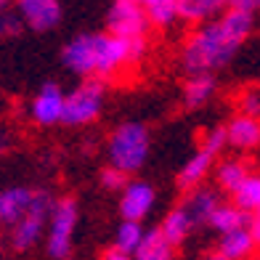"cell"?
I'll use <instances>...</instances> for the list:
<instances>
[{
	"mask_svg": "<svg viewBox=\"0 0 260 260\" xmlns=\"http://www.w3.org/2000/svg\"><path fill=\"white\" fill-rule=\"evenodd\" d=\"M255 29V14L226 8L220 16L202 21L181 48V67L186 75H215L226 69Z\"/></svg>",
	"mask_w": 260,
	"mask_h": 260,
	"instance_id": "obj_1",
	"label": "cell"
},
{
	"mask_svg": "<svg viewBox=\"0 0 260 260\" xmlns=\"http://www.w3.org/2000/svg\"><path fill=\"white\" fill-rule=\"evenodd\" d=\"M146 56V40H127L112 32H82L64 45L61 61L82 80H101L120 75Z\"/></svg>",
	"mask_w": 260,
	"mask_h": 260,
	"instance_id": "obj_2",
	"label": "cell"
},
{
	"mask_svg": "<svg viewBox=\"0 0 260 260\" xmlns=\"http://www.w3.org/2000/svg\"><path fill=\"white\" fill-rule=\"evenodd\" d=\"M149 149H151V133H149V127L138 120H127L122 125H117L112 130L109 141H106L109 165L127 173V175L138 173L146 165Z\"/></svg>",
	"mask_w": 260,
	"mask_h": 260,
	"instance_id": "obj_3",
	"label": "cell"
},
{
	"mask_svg": "<svg viewBox=\"0 0 260 260\" xmlns=\"http://www.w3.org/2000/svg\"><path fill=\"white\" fill-rule=\"evenodd\" d=\"M104 101H106V82L101 80H82L80 85L64 96V112H61V122L69 127H82L96 122L101 112H104Z\"/></svg>",
	"mask_w": 260,
	"mask_h": 260,
	"instance_id": "obj_4",
	"label": "cell"
},
{
	"mask_svg": "<svg viewBox=\"0 0 260 260\" xmlns=\"http://www.w3.org/2000/svg\"><path fill=\"white\" fill-rule=\"evenodd\" d=\"M80 220V207L75 199H58L51 207L48 215V242H45V250L53 260H67L72 255V244H75V229Z\"/></svg>",
	"mask_w": 260,
	"mask_h": 260,
	"instance_id": "obj_5",
	"label": "cell"
},
{
	"mask_svg": "<svg viewBox=\"0 0 260 260\" xmlns=\"http://www.w3.org/2000/svg\"><path fill=\"white\" fill-rule=\"evenodd\" d=\"M151 21L136 0H114L106 14V32L127 40H146Z\"/></svg>",
	"mask_w": 260,
	"mask_h": 260,
	"instance_id": "obj_6",
	"label": "cell"
},
{
	"mask_svg": "<svg viewBox=\"0 0 260 260\" xmlns=\"http://www.w3.org/2000/svg\"><path fill=\"white\" fill-rule=\"evenodd\" d=\"M53 207V199L48 191H35L32 194V205L29 210L14 223V247L16 250H29L40 242V236L45 231V223H48Z\"/></svg>",
	"mask_w": 260,
	"mask_h": 260,
	"instance_id": "obj_7",
	"label": "cell"
},
{
	"mask_svg": "<svg viewBox=\"0 0 260 260\" xmlns=\"http://www.w3.org/2000/svg\"><path fill=\"white\" fill-rule=\"evenodd\" d=\"M16 14L21 16L24 27L35 32H51L61 24V3L58 0H14Z\"/></svg>",
	"mask_w": 260,
	"mask_h": 260,
	"instance_id": "obj_8",
	"label": "cell"
},
{
	"mask_svg": "<svg viewBox=\"0 0 260 260\" xmlns=\"http://www.w3.org/2000/svg\"><path fill=\"white\" fill-rule=\"evenodd\" d=\"M157 205V191L146 181H127L120 191V215L122 220H138L144 223L149 212Z\"/></svg>",
	"mask_w": 260,
	"mask_h": 260,
	"instance_id": "obj_9",
	"label": "cell"
},
{
	"mask_svg": "<svg viewBox=\"0 0 260 260\" xmlns=\"http://www.w3.org/2000/svg\"><path fill=\"white\" fill-rule=\"evenodd\" d=\"M64 96H67V90L58 82H45L29 104V117L43 127L58 125L61 122V112H64Z\"/></svg>",
	"mask_w": 260,
	"mask_h": 260,
	"instance_id": "obj_10",
	"label": "cell"
},
{
	"mask_svg": "<svg viewBox=\"0 0 260 260\" xmlns=\"http://www.w3.org/2000/svg\"><path fill=\"white\" fill-rule=\"evenodd\" d=\"M218 205H220V194L215 191V188H210V186L202 183V186L188 188L181 207L188 212V218H191L194 229H197V226H207L212 210H215Z\"/></svg>",
	"mask_w": 260,
	"mask_h": 260,
	"instance_id": "obj_11",
	"label": "cell"
},
{
	"mask_svg": "<svg viewBox=\"0 0 260 260\" xmlns=\"http://www.w3.org/2000/svg\"><path fill=\"white\" fill-rule=\"evenodd\" d=\"M226 130V144L234 149H255L260 146V117L250 114H236L229 120Z\"/></svg>",
	"mask_w": 260,
	"mask_h": 260,
	"instance_id": "obj_12",
	"label": "cell"
},
{
	"mask_svg": "<svg viewBox=\"0 0 260 260\" xmlns=\"http://www.w3.org/2000/svg\"><path fill=\"white\" fill-rule=\"evenodd\" d=\"M32 194H35V188H27V186L3 188V191H0V223H11V226H14V223L29 210Z\"/></svg>",
	"mask_w": 260,
	"mask_h": 260,
	"instance_id": "obj_13",
	"label": "cell"
},
{
	"mask_svg": "<svg viewBox=\"0 0 260 260\" xmlns=\"http://www.w3.org/2000/svg\"><path fill=\"white\" fill-rule=\"evenodd\" d=\"M257 250V244L252 239L250 229H234L220 234V242H218V252L226 257V260H250Z\"/></svg>",
	"mask_w": 260,
	"mask_h": 260,
	"instance_id": "obj_14",
	"label": "cell"
},
{
	"mask_svg": "<svg viewBox=\"0 0 260 260\" xmlns=\"http://www.w3.org/2000/svg\"><path fill=\"white\" fill-rule=\"evenodd\" d=\"M212 165H215V154H210L207 149H199L197 154L188 157L186 165L181 168L178 186L183 188V191H188V188H194V186H202L205 178L212 173Z\"/></svg>",
	"mask_w": 260,
	"mask_h": 260,
	"instance_id": "obj_15",
	"label": "cell"
},
{
	"mask_svg": "<svg viewBox=\"0 0 260 260\" xmlns=\"http://www.w3.org/2000/svg\"><path fill=\"white\" fill-rule=\"evenodd\" d=\"M133 260H175V244L165 239V234L159 229L144 231L133 252Z\"/></svg>",
	"mask_w": 260,
	"mask_h": 260,
	"instance_id": "obj_16",
	"label": "cell"
},
{
	"mask_svg": "<svg viewBox=\"0 0 260 260\" xmlns=\"http://www.w3.org/2000/svg\"><path fill=\"white\" fill-rule=\"evenodd\" d=\"M229 8V0H178V19L188 24H202L220 16Z\"/></svg>",
	"mask_w": 260,
	"mask_h": 260,
	"instance_id": "obj_17",
	"label": "cell"
},
{
	"mask_svg": "<svg viewBox=\"0 0 260 260\" xmlns=\"http://www.w3.org/2000/svg\"><path fill=\"white\" fill-rule=\"evenodd\" d=\"M218 90V80L215 75H188L186 85H183V104L188 109H199L212 101Z\"/></svg>",
	"mask_w": 260,
	"mask_h": 260,
	"instance_id": "obj_18",
	"label": "cell"
},
{
	"mask_svg": "<svg viewBox=\"0 0 260 260\" xmlns=\"http://www.w3.org/2000/svg\"><path fill=\"white\" fill-rule=\"evenodd\" d=\"M247 223H250V212H244L234 202H220L212 210L207 226L215 229L218 234H226V231H234V229H247Z\"/></svg>",
	"mask_w": 260,
	"mask_h": 260,
	"instance_id": "obj_19",
	"label": "cell"
},
{
	"mask_svg": "<svg viewBox=\"0 0 260 260\" xmlns=\"http://www.w3.org/2000/svg\"><path fill=\"white\" fill-rule=\"evenodd\" d=\"M159 231L165 234V239H168L170 244L178 247V244H183L188 239V234L194 231V223H191V218H188V212L178 205V207H173L168 215L162 218Z\"/></svg>",
	"mask_w": 260,
	"mask_h": 260,
	"instance_id": "obj_20",
	"label": "cell"
},
{
	"mask_svg": "<svg viewBox=\"0 0 260 260\" xmlns=\"http://www.w3.org/2000/svg\"><path fill=\"white\" fill-rule=\"evenodd\" d=\"M154 27H173L178 21V0H136Z\"/></svg>",
	"mask_w": 260,
	"mask_h": 260,
	"instance_id": "obj_21",
	"label": "cell"
},
{
	"mask_svg": "<svg viewBox=\"0 0 260 260\" xmlns=\"http://www.w3.org/2000/svg\"><path fill=\"white\" fill-rule=\"evenodd\" d=\"M234 205L242 207L244 212H257L260 210V175H247V178L234 188Z\"/></svg>",
	"mask_w": 260,
	"mask_h": 260,
	"instance_id": "obj_22",
	"label": "cell"
},
{
	"mask_svg": "<svg viewBox=\"0 0 260 260\" xmlns=\"http://www.w3.org/2000/svg\"><path fill=\"white\" fill-rule=\"evenodd\" d=\"M247 175H250V170H247V165L242 159H223L218 168H215V183L223 188V191H234L236 186H239Z\"/></svg>",
	"mask_w": 260,
	"mask_h": 260,
	"instance_id": "obj_23",
	"label": "cell"
},
{
	"mask_svg": "<svg viewBox=\"0 0 260 260\" xmlns=\"http://www.w3.org/2000/svg\"><path fill=\"white\" fill-rule=\"evenodd\" d=\"M144 231H146L144 223H138V220H122L120 226H117V234H114V247H117V250H122V252L133 255L138 242H141V236H144Z\"/></svg>",
	"mask_w": 260,
	"mask_h": 260,
	"instance_id": "obj_24",
	"label": "cell"
},
{
	"mask_svg": "<svg viewBox=\"0 0 260 260\" xmlns=\"http://www.w3.org/2000/svg\"><path fill=\"white\" fill-rule=\"evenodd\" d=\"M239 112L242 114H250V117H260V90L257 88H247L242 90L239 96Z\"/></svg>",
	"mask_w": 260,
	"mask_h": 260,
	"instance_id": "obj_25",
	"label": "cell"
},
{
	"mask_svg": "<svg viewBox=\"0 0 260 260\" xmlns=\"http://www.w3.org/2000/svg\"><path fill=\"white\" fill-rule=\"evenodd\" d=\"M21 29H24V21L16 14V8H11L8 14L0 16V38H16Z\"/></svg>",
	"mask_w": 260,
	"mask_h": 260,
	"instance_id": "obj_26",
	"label": "cell"
},
{
	"mask_svg": "<svg viewBox=\"0 0 260 260\" xmlns=\"http://www.w3.org/2000/svg\"><path fill=\"white\" fill-rule=\"evenodd\" d=\"M127 181H130V178H127V173L112 168V165L101 173V183H104V188H109V191H117V194H120L122 188H125Z\"/></svg>",
	"mask_w": 260,
	"mask_h": 260,
	"instance_id": "obj_27",
	"label": "cell"
},
{
	"mask_svg": "<svg viewBox=\"0 0 260 260\" xmlns=\"http://www.w3.org/2000/svg\"><path fill=\"white\" fill-rule=\"evenodd\" d=\"M226 146H229V144H226V130H223V127H212V130H207V133H205L202 149H207L210 154L218 157Z\"/></svg>",
	"mask_w": 260,
	"mask_h": 260,
	"instance_id": "obj_28",
	"label": "cell"
},
{
	"mask_svg": "<svg viewBox=\"0 0 260 260\" xmlns=\"http://www.w3.org/2000/svg\"><path fill=\"white\" fill-rule=\"evenodd\" d=\"M229 8H242V11H260V0H229Z\"/></svg>",
	"mask_w": 260,
	"mask_h": 260,
	"instance_id": "obj_29",
	"label": "cell"
},
{
	"mask_svg": "<svg viewBox=\"0 0 260 260\" xmlns=\"http://www.w3.org/2000/svg\"><path fill=\"white\" fill-rule=\"evenodd\" d=\"M247 229H250V234H252L255 244L260 247V210H257V212H252V215H250V223H247Z\"/></svg>",
	"mask_w": 260,
	"mask_h": 260,
	"instance_id": "obj_30",
	"label": "cell"
},
{
	"mask_svg": "<svg viewBox=\"0 0 260 260\" xmlns=\"http://www.w3.org/2000/svg\"><path fill=\"white\" fill-rule=\"evenodd\" d=\"M101 260H133V255H130V252H122V250H117V247L112 244L109 250L101 255Z\"/></svg>",
	"mask_w": 260,
	"mask_h": 260,
	"instance_id": "obj_31",
	"label": "cell"
},
{
	"mask_svg": "<svg viewBox=\"0 0 260 260\" xmlns=\"http://www.w3.org/2000/svg\"><path fill=\"white\" fill-rule=\"evenodd\" d=\"M11 8H14V0H0V16L8 14Z\"/></svg>",
	"mask_w": 260,
	"mask_h": 260,
	"instance_id": "obj_32",
	"label": "cell"
},
{
	"mask_svg": "<svg viewBox=\"0 0 260 260\" xmlns=\"http://www.w3.org/2000/svg\"><path fill=\"white\" fill-rule=\"evenodd\" d=\"M202 260H226V257H223V255H220V252L215 250V252H210V255H205Z\"/></svg>",
	"mask_w": 260,
	"mask_h": 260,
	"instance_id": "obj_33",
	"label": "cell"
},
{
	"mask_svg": "<svg viewBox=\"0 0 260 260\" xmlns=\"http://www.w3.org/2000/svg\"><path fill=\"white\" fill-rule=\"evenodd\" d=\"M257 260H260V257H257Z\"/></svg>",
	"mask_w": 260,
	"mask_h": 260,
	"instance_id": "obj_34",
	"label": "cell"
}]
</instances>
